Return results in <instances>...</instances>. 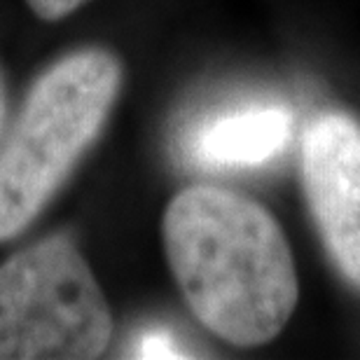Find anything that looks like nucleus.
Masks as SVG:
<instances>
[{
  "label": "nucleus",
  "instance_id": "0eeeda50",
  "mask_svg": "<svg viewBox=\"0 0 360 360\" xmlns=\"http://www.w3.org/2000/svg\"><path fill=\"white\" fill-rule=\"evenodd\" d=\"M28 7L35 12V17L45 21H56L63 19L68 14H73L77 7H82L87 0H26Z\"/></svg>",
  "mask_w": 360,
  "mask_h": 360
},
{
  "label": "nucleus",
  "instance_id": "20e7f679",
  "mask_svg": "<svg viewBox=\"0 0 360 360\" xmlns=\"http://www.w3.org/2000/svg\"><path fill=\"white\" fill-rule=\"evenodd\" d=\"M300 174L330 260L360 290V122L342 110L309 122L302 136Z\"/></svg>",
  "mask_w": 360,
  "mask_h": 360
},
{
  "label": "nucleus",
  "instance_id": "423d86ee",
  "mask_svg": "<svg viewBox=\"0 0 360 360\" xmlns=\"http://www.w3.org/2000/svg\"><path fill=\"white\" fill-rule=\"evenodd\" d=\"M136 351L141 358H180L183 354H178V347L174 342V337L169 333H146L143 340L139 342Z\"/></svg>",
  "mask_w": 360,
  "mask_h": 360
},
{
  "label": "nucleus",
  "instance_id": "f257e3e1",
  "mask_svg": "<svg viewBox=\"0 0 360 360\" xmlns=\"http://www.w3.org/2000/svg\"><path fill=\"white\" fill-rule=\"evenodd\" d=\"M162 239L183 300L208 333L250 349L290 321L297 267L262 204L218 185L185 187L164 211Z\"/></svg>",
  "mask_w": 360,
  "mask_h": 360
},
{
  "label": "nucleus",
  "instance_id": "f03ea898",
  "mask_svg": "<svg viewBox=\"0 0 360 360\" xmlns=\"http://www.w3.org/2000/svg\"><path fill=\"white\" fill-rule=\"evenodd\" d=\"M120 61L82 49L45 70L0 150V241L31 225L96 139L120 91Z\"/></svg>",
  "mask_w": 360,
  "mask_h": 360
},
{
  "label": "nucleus",
  "instance_id": "7ed1b4c3",
  "mask_svg": "<svg viewBox=\"0 0 360 360\" xmlns=\"http://www.w3.org/2000/svg\"><path fill=\"white\" fill-rule=\"evenodd\" d=\"M110 335L105 295L68 239L33 243L0 264V360H91Z\"/></svg>",
  "mask_w": 360,
  "mask_h": 360
},
{
  "label": "nucleus",
  "instance_id": "6e6552de",
  "mask_svg": "<svg viewBox=\"0 0 360 360\" xmlns=\"http://www.w3.org/2000/svg\"><path fill=\"white\" fill-rule=\"evenodd\" d=\"M5 110H7V98H5L3 75H0V129H3V122H5Z\"/></svg>",
  "mask_w": 360,
  "mask_h": 360
},
{
  "label": "nucleus",
  "instance_id": "39448f33",
  "mask_svg": "<svg viewBox=\"0 0 360 360\" xmlns=\"http://www.w3.org/2000/svg\"><path fill=\"white\" fill-rule=\"evenodd\" d=\"M290 127V112L278 105L220 115L194 134L192 155L206 167H257L285 146Z\"/></svg>",
  "mask_w": 360,
  "mask_h": 360
}]
</instances>
